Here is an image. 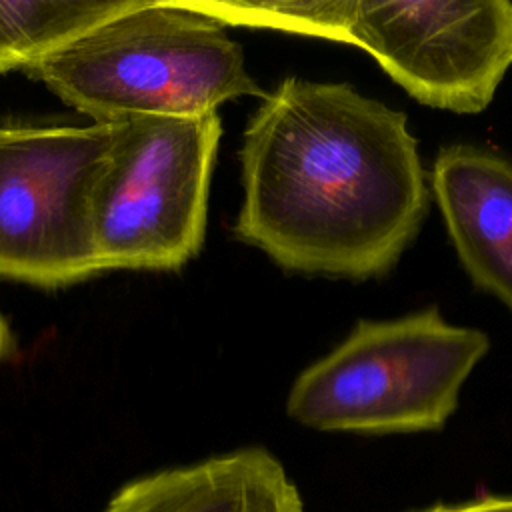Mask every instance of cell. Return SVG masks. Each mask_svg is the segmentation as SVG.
<instances>
[{
  "label": "cell",
  "instance_id": "4",
  "mask_svg": "<svg viewBox=\"0 0 512 512\" xmlns=\"http://www.w3.org/2000/svg\"><path fill=\"white\" fill-rule=\"evenodd\" d=\"M488 350L486 332L450 324L438 306L392 320H358L294 380L286 412L324 432L440 430Z\"/></svg>",
  "mask_w": 512,
  "mask_h": 512
},
{
  "label": "cell",
  "instance_id": "3",
  "mask_svg": "<svg viewBox=\"0 0 512 512\" xmlns=\"http://www.w3.org/2000/svg\"><path fill=\"white\" fill-rule=\"evenodd\" d=\"M24 72L94 122L202 116L266 96L226 26L184 0H144Z\"/></svg>",
  "mask_w": 512,
  "mask_h": 512
},
{
  "label": "cell",
  "instance_id": "2",
  "mask_svg": "<svg viewBox=\"0 0 512 512\" xmlns=\"http://www.w3.org/2000/svg\"><path fill=\"white\" fill-rule=\"evenodd\" d=\"M224 26L274 28L366 50L418 102L478 114L512 66V2L186 0Z\"/></svg>",
  "mask_w": 512,
  "mask_h": 512
},
{
  "label": "cell",
  "instance_id": "8",
  "mask_svg": "<svg viewBox=\"0 0 512 512\" xmlns=\"http://www.w3.org/2000/svg\"><path fill=\"white\" fill-rule=\"evenodd\" d=\"M104 512H304L280 460L242 448L122 486Z\"/></svg>",
  "mask_w": 512,
  "mask_h": 512
},
{
  "label": "cell",
  "instance_id": "10",
  "mask_svg": "<svg viewBox=\"0 0 512 512\" xmlns=\"http://www.w3.org/2000/svg\"><path fill=\"white\" fill-rule=\"evenodd\" d=\"M418 512H512V496H478L456 504H436Z\"/></svg>",
  "mask_w": 512,
  "mask_h": 512
},
{
  "label": "cell",
  "instance_id": "9",
  "mask_svg": "<svg viewBox=\"0 0 512 512\" xmlns=\"http://www.w3.org/2000/svg\"><path fill=\"white\" fill-rule=\"evenodd\" d=\"M144 0H0V74L58 52Z\"/></svg>",
  "mask_w": 512,
  "mask_h": 512
},
{
  "label": "cell",
  "instance_id": "7",
  "mask_svg": "<svg viewBox=\"0 0 512 512\" xmlns=\"http://www.w3.org/2000/svg\"><path fill=\"white\" fill-rule=\"evenodd\" d=\"M430 192L472 284L512 312V162L470 144L444 146Z\"/></svg>",
  "mask_w": 512,
  "mask_h": 512
},
{
  "label": "cell",
  "instance_id": "5",
  "mask_svg": "<svg viewBox=\"0 0 512 512\" xmlns=\"http://www.w3.org/2000/svg\"><path fill=\"white\" fill-rule=\"evenodd\" d=\"M220 134L218 112L118 122L92 206L102 272L178 270L198 254Z\"/></svg>",
  "mask_w": 512,
  "mask_h": 512
},
{
  "label": "cell",
  "instance_id": "6",
  "mask_svg": "<svg viewBox=\"0 0 512 512\" xmlns=\"http://www.w3.org/2000/svg\"><path fill=\"white\" fill-rule=\"evenodd\" d=\"M118 122L0 126V278L60 288L102 272L94 192Z\"/></svg>",
  "mask_w": 512,
  "mask_h": 512
},
{
  "label": "cell",
  "instance_id": "1",
  "mask_svg": "<svg viewBox=\"0 0 512 512\" xmlns=\"http://www.w3.org/2000/svg\"><path fill=\"white\" fill-rule=\"evenodd\" d=\"M240 166L236 236L300 274H390L430 206L406 114L348 82L290 76L266 92Z\"/></svg>",
  "mask_w": 512,
  "mask_h": 512
},
{
  "label": "cell",
  "instance_id": "11",
  "mask_svg": "<svg viewBox=\"0 0 512 512\" xmlns=\"http://www.w3.org/2000/svg\"><path fill=\"white\" fill-rule=\"evenodd\" d=\"M16 352V342H14V334L4 318V314L0 312V362L8 360L12 354Z\"/></svg>",
  "mask_w": 512,
  "mask_h": 512
}]
</instances>
